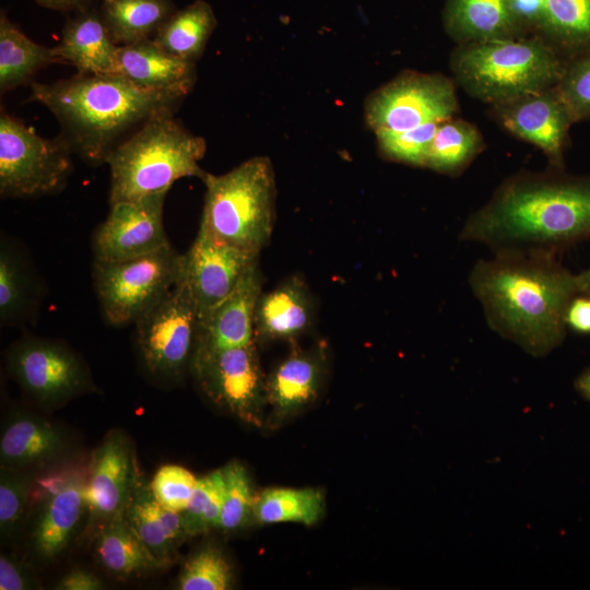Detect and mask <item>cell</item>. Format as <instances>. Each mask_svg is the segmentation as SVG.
Returning a JSON list of instances; mask_svg holds the SVG:
<instances>
[{
  "label": "cell",
  "instance_id": "1",
  "mask_svg": "<svg viewBox=\"0 0 590 590\" xmlns=\"http://www.w3.org/2000/svg\"><path fill=\"white\" fill-rule=\"evenodd\" d=\"M460 239L502 251L559 256L590 240V174L520 172L464 222Z\"/></svg>",
  "mask_w": 590,
  "mask_h": 590
},
{
  "label": "cell",
  "instance_id": "2",
  "mask_svg": "<svg viewBox=\"0 0 590 590\" xmlns=\"http://www.w3.org/2000/svg\"><path fill=\"white\" fill-rule=\"evenodd\" d=\"M470 287L488 326L535 356L566 335V311L578 295L576 274L557 255L502 251L471 269Z\"/></svg>",
  "mask_w": 590,
  "mask_h": 590
},
{
  "label": "cell",
  "instance_id": "3",
  "mask_svg": "<svg viewBox=\"0 0 590 590\" xmlns=\"http://www.w3.org/2000/svg\"><path fill=\"white\" fill-rule=\"evenodd\" d=\"M185 97L141 88L120 75L76 74L54 83L33 82L28 99L56 117L73 153L97 166L106 164L129 129L174 113Z\"/></svg>",
  "mask_w": 590,
  "mask_h": 590
},
{
  "label": "cell",
  "instance_id": "4",
  "mask_svg": "<svg viewBox=\"0 0 590 590\" xmlns=\"http://www.w3.org/2000/svg\"><path fill=\"white\" fill-rule=\"evenodd\" d=\"M455 82L474 99L495 106L555 87L566 61L539 35L456 45Z\"/></svg>",
  "mask_w": 590,
  "mask_h": 590
},
{
  "label": "cell",
  "instance_id": "5",
  "mask_svg": "<svg viewBox=\"0 0 590 590\" xmlns=\"http://www.w3.org/2000/svg\"><path fill=\"white\" fill-rule=\"evenodd\" d=\"M174 113L156 115L107 157L110 172L109 204L167 193L173 184L185 177L202 180L206 172L199 162L206 142L174 118Z\"/></svg>",
  "mask_w": 590,
  "mask_h": 590
},
{
  "label": "cell",
  "instance_id": "6",
  "mask_svg": "<svg viewBox=\"0 0 590 590\" xmlns=\"http://www.w3.org/2000/svg\"><path fill=\"white\" fill-rule=\"evenodd\" d=\"M199 229L255 253L269 244L275 222L276 185L271 160L253 156L222 174L206 173Z\"/></svg>",
  "mask_w": 590,
  "mask_h": 590
},
{
  "label": "cell",
  "instance_id": "7",
  "mask_svg": "<svg viewBox=\"0 0 590 590\" xmlns=\"http://www.w3.org/2000/svg\"><path fill=\"white\" fill-rule=\"evenodd\" d=\"M182 253L169 244L141 257L93 261L92 278L105 320L115 327L135 323L178 282Z\"/></svg>",
  "mask_w": 590,
  "mask_h": 590
},
{
  "label": "cell",
  "instance_id": "8",
  "mask_svg": "<svg viewBox=\"0 0 590 590\" xmlns=\"http://www.w3.org/2000/svg\"><path fill=\"white\" fill-rule=\"evenodd\" d=\"M72 150L60 135L43 138L32 127L1 111L0 194L30 199L61 191L72 172Z\"/></svg>",
  "mask_w": 590,
  "mask_h": 590
},
{
  "label": "cell",
  "instance_id": "9",
  "mask_svg": "<svg viewBox=\"0 0 590 590\" xmlns=\"http://www.w3.org/2000/svg\"><path fill=\"white\" fill-rule=\"evenodd\" d=\"M200 311L179 279L135 324V342L144 369L162 382H177L190 369L197 347Z\"/></svg>",
  "mask_w": 590,
  "mask_h": 590
},
{
  "label": "cell",
  "instance_id": "10",
  "mask_svg": "<svg viewBox=\"0 0 590 590\" xmlns=\"http://www.w3.org/2000/svg\"><path fill=\"white\" fill-rule=\"evenodd\" d=\"M459 111L456 82L442 73L404 70L371 92L364 120L371 131L406 130L441 122Z\"/></svg>",
  "mask_w": 590,
  "mask_h": 590
},
{
  "label": "cell",
  "instance_id": "11",
  "mask_svg": "<svg viewBox=\"0 0 590 590\" xmlns=\"http://www.w3.org/2000/svg\"><path fill=\"white\" fill-rule=\"evenodd\" d=\"M5 363L22 390L43 406H58L94 390L83 359L57 340L23 337L8 349Z\"/></svg>",
  "mask_w": 590,
  "mask_h": 590
},
{
  "label": "cell",
  "instance_id": "12",
  "mask_svg": "<svg viewBox=\"0 0 590 590\" xmlns=\"http://www.w3.org/2000/svg\"><path fill=\"white\" fill-rule=\"evenodd\" d=\"M190 371L217 406L258 425L266 393L256 344L224 350L196 349Z\"/></svg>",
  "mask_w": 590,
  "mask_h": 590
},
{
  "label": "cell",
  "instance_id": "13",
  "mask_svg": "<svg viewBox=\"0 0 590 590\" xmlns=\"http://www.w3.org/2000/svg\"><path fill=\"white\" fill-rule=\"evenodd\" d=\"M166 194L109 204L106 219L92 235L94 261L128 260L169 245L163 217Z\"/></svg>",
  "mask_w": 590,
  "mask_h": 590
},
{
  "label": "cell",
  "instance_id": "14",
  "mask_svg": "<svg viewBox=\"0 0 590 590\" xmlns=\"http://www.w3.org/2000/svg\"><path fill=\"white\" fill-rule=\"evenodd\" d=\"M493 118L514 137L536 146L548 167L565 169L564 154L573 118L555 87L491 107Z\"/></svg>",
  "mask_w": 590,
  "mask_h": 590
},
{
  "label": "cell",
  "instance_id": "15",
  "mask_svg": "<svg viewBox=\"0 0 590 590\" xmlns=\"http://www.w3.org/2000/svg\"><path fill=\"white\" fill-rule=\"evenodd\" d=\"M257 263L259 253L219 241L198 229L182 253L179 279L201 315L227 297Z\"/></svg>",
  "mask_w": 590,
  "mask_h": 590
},
{
  "label": "cell",
  "instance_id": "16",
  "mask_svg": "<svg viewBox=\"0 0 590 590\" xmlns=\"http://www.w3.org/2000/svg\"><path fill=\"white\" fill-rule=\"evenodd\" d=\"M138 475L129 438L118 429L110 430L94 451L88 465L84 487L88 528L96 531L123 510Z\"/></svg>",
  "mask_w": 590,
  "mask_h": 590
},
{
  "label": "cell",
  "instance_id": "17",
  "mask_svg": "<svg viewBox=\"0 0 590 590\" xmlns=\"http://www.w3.org/2000/svg\"><path fill=\"white\" fill-rule=\"evenodd\" d=\"M262 293L257 263L223 300L200 315L196 349L224 350L255 343V312Z\"/></svg>",
  "mask_w": 590,
  "mask_h": 590
},
{
  "label": "cell",
  "instance_id": "18",
  "mask_svg": "<svg viewBox=\"0 0 590 590\" xmlns=\"http://www.w3.org/2000/svg\"><path fill=\"white\" fill-rule=\"evenodd\" d=\"M116 75L144 90L187 96L197 81V68L196 62L169 55L149 38L118 46Z\"/></svg>",
  "mask_w": 590,
  "mask_h": 590
},
{
  "label": "cell",
  "instance_id": "19",
  "mask_svg": "<svg viewBox=\"0 0 590 590\" xmlns=\"http://www.w3.org/2000/svg\"><path fill=\"white\" fill-rule=\"evenodd\" d=\"M52 48L60 63L75 67L78 74L116 75L118 45L94 10H80L69 19Z\"/></svg>",
  "mask_w": 590,
  "mask_h": 590
},
{
  "label": "cell",
  "instance_id": "20",
  "mask_svg": "<svg viewBox=\"0 0 590 590\" xmlns=\"http://www.w3.org/2000/svg\"><path fill=\"white\" fill-rule=\"evenodd\" d=\"M122 512L161 567L169 566L177 547L188 536L181 514L162 506L140 473Z\"/></svg>",
  "mask_w": 590,
  "mask_h": 590
},
{
  "label": "cell",
  "instance_id": "21",
  "mask_svg": "<svg viewBox=\"0 0 590 590\" xmlns=\"http://www.w3.org/2000/svg\"><path fill=\"white\" fill-rule=\"evenodd\" d=\"M43 285L22 247L7 235L0 240V323L23 327L36 320Z\"/></svg>",
  "mask_w": 590,
  "mask_h": 590
},
{
  "label": "cell",
  "instance_id": "22",
  "mask_svg": "<svg viewBox=\"0 0 590 590\" xmlns=\"http://www.w3.org/2000/svg\"><path fill=\"white\" fill-rule=\"evenodd\" d=\"M66 449L61 430L28 412L13 413L1 430V467L21 471L42 467L59 459Z\"/></svg>",
  "mask_w": 590,
  "mask_h": 590
},
{
  "label": "cell",
  "instance_id": "23",
  "mask_svg": "<svg viewBox=\"0 0 590 590\" xmlns=\"http://www.w3.org/2000/svg\"><path fill=\"white\" fill-rule=\"evenodd\" d=\"M88 467L59 491L43 498L35 521L32 543L43 559L59 555L73 538L86 508L84 487Z\"/></svg>",
  "mask_w": 590,
  "mask_h": 590
},
{
  "label": "cell",
  "instance_id": "24",
  "mask_svg": "<svg viewBox=\"0 0 590 590\" xmlns=\"http://www.w3.org/2000/svg\"><path fill=\"white\" fill-rule=\"evenodd\" d=\"M314 304L305 281L291 276L259 296L255 312V339H294L307 331Z\"/></svg>",
  "mask_w": 590,
  "mask_h": 590
},
{
  "label": "cell",
  "instance_id": "25",
  "mask_svg": "<svg viewBox=\"0 0 590 590\" xmlns=\"http://www.w3.org/2000/svg\"><path fill=\"white\" fill-rule=\"evenodd\" d=\"M441 20L456 45L523 37L507 0H445Z\"/></svg>",
  "mask_w": 590,
  "mask_h": 590
},
{
  "label": "cell",
  "instance_id": "26",
  "mask_svg": "<svg viewBox=\"0 0 590 590\" xmlns=\"http://www.w3.org/2000/svg\"><path fill=\"white\" fill-rule=\"evenodd\" d=\"M122 511L94 532V553L99 564L107 571L125 577L162 569Z\"/></svg>",
  "mask_w": 590,
  "mask_h": 590
},
{
  "label": "cell",
  "instance_id": "27",
  "mask_svg": "<svg viewBox=\"0 0 590 590\" xmlns=\"http://www.w3.org/2000/svg\"><path fill=\"white\" fill-rule=\"evenodd\" d=\"M321 377L319 358L295 351L266 380L267 400L278 413H292L316 398Z\"/></svg>",
  "mask_w": 590,
  "mask_h": 590
},
{
  "label": "cell",
  "instance_id": "28",
  "mask_svg": "<svg viewBox=\"0 0 590 590\" xmlns=\"http://www.w3.org/2000/svg\"><path fill=\"white\" fill-rule=\"evenodd\" d=\"M216 24L212 7L204 0H196L172 13L155 33L153 42L174 57L197 62Z\"/></svg>",
  "mask_w": 590,
  "mask_h": 590
},
{
  "label": "cell",
  "instance_id": "29",
  "mask_svg": "<svg viewBox=\"0 0 590 590\" xmlns=\"http://www.w3.org/2000/svg\"><path fill=\"white\" fill-rule=\"evenodd\" d=\"M175 11L172 0H106L99 13L113 42L125 46L155 35Z\"/></svg>",
  "mask_w": 590,
  "mask_h": 590
},
{
  "label": "cell",
  "instance_id": "30",
  "mask_svg": "<svg viewBox=\"0 0 590 590\" xmlns=\"http://www.w3.org/2000/svg\"><path fill=\"white\" fill-rule=\"evenodd\" d=\"M60 63L54 48L27 37L5 12L0 14V91L5 93L25 82L38 70Z\"/></svg>",
  "mask_w": 590,
  "mask_h": 590
},
{
  "label": "cell",
  "instance_id": "31",
  "mask_svg": "<svg viewBox=\"0 0 590 590\" xmlns=\"http://www.w3.org/2000/svg\"><path fill=\"white\" fill-rule=\"evenodd\" d=\"M485 149L479 128L452 117L438 123L426 156L425 168L456 177L461 175Z\"/></svg>",
  "mask_w": 590,
  "mask_h": 590
},
{
  "label": "cell",
  "instance_id": "32",
  "mask_svg": "<svg viewBox=\"0 0 590 590\" xmlns=\"http://www.w3.org/2000/svg\"><path fill=\"white\" fill-rule=\"evenodd\" d=\"M540 36L565 61L590 51V0H544Z\"/></svg>",
  "mask_w": 590,
  "mask_h": 590
},
{
  "label": "cell",
  "instance_id": "33",
  "mask_svg": "<svg viewBox=\"0 0 590 590\" xmlns=\"http://www.w3.org/2000/svg\"><path fill=\"white\" fill-rule=\"evenodd\" d=\"M323 496L315 488L276 487L255 497L252 514L260 523L298 522L310 526L323 511Z\"/></svg>",
  "mask_w": 590,
  "mask_h": 590
},
{
  "label": "cell",
  "instance_id": "34",
  "mask_svg": "<svg viewBox=\"0 0 590 590\" xmlns=\"http://www.w3.org/2000/svg\"><path fill=\"white\" fill-rule=\"evenodd\" d=\"M224 493L222 470H215L197 480L192 495L181 514L188 536L219 528Z\"/></svg>",
  "mask_w": 590,
  "mask_h": 590
},
{
  "label": "cell",
  "instance_id": "35",
  "mask_svg": "<svg viewBox=\"0 0 590 590\" xmlns=\"http://www.w3.org/2000/svg\"><path fill=\"white\" fill-rule=\"evenodd\" d=\"M233 586V570L223 553L204 546L182 565L177 588L180 590H227Z\"/></svg>",
  "mask_w": 590,
  "mask_h": 590
},
{
  "label": "cell",
  "instance_id": "36",
  "mask_svg": "<svg viewBox=\"0 0 590 590\" xmlns=\"http://www.w3.org/2000/svg\"><path fill=\"white\" fill-rule=\"evenodd\" d=\"M439 122L396 131H375L380 155L391 162L415 167H425L426 156Z\"/></svg>",
  "mask_w": 590,
  "mask_h": 590
},
{
  "label": "cell",
  "instance_id": "37",
  "mask_svg": "<svg viewBox=\"0 0 590 590\" xmlns=\"http://www.w3.org/2000/svg\"><path fill=\"white\" fill-rule=\"evenodd\" d=\"M32 481L21 470L1 467L0 534L9 540L20 530L32 498Z\"/></svg>",
  "mask_w": 590,
  "mask_h": 590
},
{
  "label": "cell",
  "instance_id": "38",
  "mask_svg": "<svg viewBox=\"0 0 590 590\" xmlns=\"http://www.w3.org/2000/svg\"><path fill=\"white\" fill-rule=\"evenodd\" d=\"M221 470L224 493L219 528L233 531L240 528L252 512L255 497L248 473L243 464L232 461Z\"/></svg>",
  "mask_w": 590,
  "mask_h": 590
},
{
  "label": "cell",
  "instance_id": "39",
  "mask_svg": "<svg viewBox=\"0 0 590 590\" xmlns=\"http://www.w3.org/2000/svg\"><path fill=\"white\" fill-rule=\"evenodd\" d=\"M555 90L574 123L590 119V51L566 61Z\"/></svg>",
  "mask_w": 590,
  "mask_h": 590
},
{
  "label": "cell",
  "instance_id": "40",
  "mask_svg": "<svg viewBox=\"0 0 590 590\" xmlns=\"http://www.w3.org/2000/svg\"><path fill=\"white\" fill-rule=\"evenodd\" d=\"M197 477L186 468L162 465L150 482L154 498L165 508L182 512L197 483Z\"/></svg>",
  "mask_w": 590,
  "mask_h": 590
},
{
  "label": "cell",
  "instance_id": "41",
  "mask_svg": "<svg viewBox=\"0 0 590 590\" xmlns=\"http://www.w3.org/2000/svg\"><path fill=\"white\" fill-rule=\"evenodd\" d=\"M507 5L523 36H540L544 21V0H507Z\"/></svg>",
  "mask_w": 590,
  "mask_h": 590
},
{
  "label": "cell",
  "instance_id": "42",
  "mask_svg": "<svg viewBox=\"0 0 590 590\" xmlns=\"http://www.w3.org/2000/svg\"><path fill=\"white\" fill-rule=\"evenodd\" d=\"M31 574L15 559L0 556V590H27L36 588Z\"/></svg>",
  "mask_w": 590,
  "mask_h": 590
},
{
  "label": "cell",
  "instance_id": "43",
  "mask_svg": "<svg viewBox=\"0 0 590 590\" xmlns=\"http://www.w3.org/2000/svg\"><path fill=\"white\" fill-rule=\"evenodd\" d=\"M566 324L575 332L590 333V296L578 294L571 299L566 311Z\"/></svg>",
  "mask_w": 590,
  "mask_h": 590
},
{
  "label": "cell",
  "instance_id": "44",
  "mask_svg": "<svg viewBox=\"0 0 590 590\" xmlns=\"http://www.w3.org/2000/svg\"><path fill=\"white\" fill-rule=\"evenodd\" d=\"M58 590H99L103 581L93 573L74 568L67 573L55 587Z\"/></svg>",
  "mask_w": 590,
  "mask_h": 590
},
{
  "label": "cell",
  "instance_id": "45",
  "mask_svg": "<svg viewBox=\"0 0 590 590\" xmlns=\"http://www.w3.org/2000/svg\"><path fill=\"white\" fill-rule=\"evenodd\" d=\"M39 5L58 11H80L88 8L92 0H35Z\"/></svg>",
  "mask_w": 590,
  "mask_h": 590
},
{
  "label": "cell",
  "instance_id": "46",
  "mask_svg": "<svg viewBox=\"0 0 590 590\" xmlns=\"http://www.w3.org/2000/svg\"><path fill=\"white\" fill-rule=\"evenodd\" d=\"M576 388L590 402V367L577 378Z\"/></svg>",
  "mask_w": 590,
  "mask_h": 590
},
{
  "label": "cell",
  "instance_id": "47",
  "mask_svg": "<svg viewBox=\"0 0 590 590\" xmlns=\"http://www.w3.org/2000/svg\"><path fill=\"white\" fill-rule=\"evenodd\" d=\"M578 294L590 296V268L576 274Z\"/></svg>",
  "mask_w": 590,
  "mask_h": 590
},
{
  "label": "cell",
  "instance_id": "48",
  "mask_svg": "<svg viewBox=\"0 0 590 590\" xmlns=\"http://www.w3.org/2000/svg\"><path fill=\"white\" fill-rule=\"evenodd\" d=\"M102 1H106V0H102Z\"/></svg>",
  "mask_w": 590,
  "mask_h": 590
}]
</instances>
